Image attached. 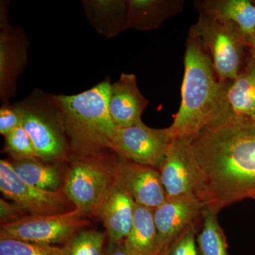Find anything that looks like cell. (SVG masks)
Here are the masks:
<instances>
[{"instance_id": "obj_1", "label": "cell", "mask_w": 255, "mask_h": 255, "mask_svg": "<svg viewBox=\"0 0 255 255\" xmlns=\"http://www.w3.org/2000/svg\"><path fill=\"white\" fill-rule=\"evenodd\" d=\"M184 140L199 179L196 196L206 207L219 214L255 197V114L228 111Z\"/></svg>"}, {"instance_id": "obj_2", "label": "cell", "mask_w": 255, "mask_h": 255, "mask_svg": "<svg viewBox=\"0 0 255 255\" xmlns=\"http://www.w3.org/2000/svg\"><path fill=\"white\" fill-rule=\"evenodd\" d=\"M182 100L169 127L172 138H189L229 111L228 92L232 82L220 80L211 55L190 27L186 40Z\"/></svg>"}, {"instance_id": "obj_3", "label": "cell", "mask_w": 255, "mask_h": 255, "mask_svg": "<svg viewBox=\"0 0 255 255\" xmlns=\"http://www.w3.org/2000/svg\"><path fill=\"white\" fill-rule=\"evenodd\" d=\"M110 79L77 95L46 94L59 112L71 152L110 150L117 127L109 111Z\"/></svg>"}, {"instance_id": "obj_4", "label": "cell", "mask_w": 255, "mask_h": 255, "mask_svg": "<svg viewBox=\"0 0 255 255\" xmlns=\"http://www.w3.org/2000/svg\"><path fill=\"white\" fill-rule=\"evenodd\" d=\"M117 155L110 150L71 152L63 189L75 209L94 217L116 182Z\"/></svg>"}, {"instance_id": "obj_5", "label": "cell", "mask_w": 255, "mask_h": 255, "mask_svg": "<svg viewBox=\"0 0 255 255\" xmlns=\"http://www.w3.org/2000/svg\"><path fill=\"white\" fill-rule=\"evenodd\" d=\"M14 107L38 158L50 163L68 162L71 154L70 142L59 112L50 103L46 94L36 90Z\"/></svg>"}, {"instance_id": "obj_6", "label": "cell", "mask_w": 255, "mask_h": 255, "mask_svg": "<svg viewBox=\"0 0 255 255\" xmlns=\"http://www.w3.org/2000/svg\"><path fill=\"white\" fill-rule=\"evenodd\" d=\"M209 52L215 70L223 82H233L249 53L246 36L236 23L223 18L199 14L191 26Z\"/></svg>"}, {"instance_id": "obj_7", "label": "cell", "mask_w": 255, "mask_h": 255, "mask_svg": "<svg viewBox=\"0 0 255 255\" xmlns=\"http://www.w3.org/2000/svg\"><path fill=\"white\" fill-rule=\"evenodd\" d=\"M85 217L77 209L63 214L28 215L16 222L1 225L0 239L63 246L88 225Z\"/></svg>"}, {"instance_id": "obj_8", "label": "cell", "mask_w": 255, "mask_h": 255, "mask_svg": "<svg viewBox=\"0 0 255 255\" xmlns=\"http://www.w3.org/2000/svg\"><path fill=\"white\" fill-rule=\"evenodd\" d=\"M168 128H153L141 122L117 128L110 150L124 158L158 169L172 141Z\"/></svg>"}, {"instance_id": "obj_9", "label": "cell", "mask_w": 255, "mask_h": 255, "mask_svg": "<svg viewBox=\"0 0 255 255\" xmlns=\"http://www.w3.org/2000/svg\"><path fill=\"white\" fill-rule=\"evenodd\" d=\"M9 2L0 1V97L8 103L16 94L18 77L28 64L29 41L20 26H13L9 18Z\"/></svg>"}, {"instance_id": "obj_10", "label": "cell", "mask_w": 255, "mask_h": 255, "mask_svg": "<svg viewBox=\"0 0 255 255\" xmlns=\"http://www.w3.org/2000/svg\"><path fill=\"white\" fill-rule=\"evenodd\" d=\"M0 190L6 199L30 215L63 214L74 207L63 189L47 191L28 184L16 174L11 162L6 159L0 160Z\"/></svg>"}, {"instance_id": "obj_11", "label": "cell", "mask_w": 255, "mask_h": 255, "mask_svg": "<svg viewBox=\"0 0 255 255\" xmlns=\"http://www.w3.org/2000/svg\"><path fill=\"white\" fill-rule=\"evenodd\" d=\"M206 207L194 194L167 197L153 210L157 241L162 255L187 228L201 222Z\"/></svg>"}, {"instance_id": "obj_12", "label": "cell", "mask_w": 255, "mask_h": 255, "mask_svg": "<svg viewBox=\"0 0 255 255\" xmlns=\"http://www.w3.org/2000/svg\"><path fill=\"white\" fill-rule=\"evenodd\" d=\"M115 175L117 182L139 205L155 210L167 199L157 169L117 155Z\"/></svg>"}, {"instance_id": "obj_13", "label": "cell", "mask_w": 255, "mask_h": 255, "mask_svg": "<svg viewBox=\"0 0 255 255\" xmlns=\"http://www.w3.org/2000/svg\"><path fill=\"white\" fill-rule=\"evenodd\" d=\"M158 170L167 197L197 194V172L184 139L172 140Z\"/></svg>"}, {"instance_id": "obj_14", "label": "cell", "mask_w": 255, "mask_h": 255, "mask_svg": "<svg viewBox=\"0 0 255 255\" xmlns=\"http://www.w3.org/2000/svg\"><path fill=\"white\" fill-rule=\"evenodd\" d=\"M149 105L142 95L134 74L122 73L117 82L111 84L109 111L117 128H127L141 122L142 114Z\"/></svg>"}, {"instance_id": "obj_15", "label": "cell", "mask_w": 255, "mask_h": 255, "mask_svg": "<svg viewBox=\"0 0 255 255\" xmlns=\"http://www.w3.org/2000/svg\"><path fill=\"white\" fill-rule=\"evenodd\" d=\"M135 202L119 183H114L96 213L103 223L108 242L123 243L131 229Z\"/></svg>"}, {"instance_id": "obj_16", "label": "cell", "mask_w": 255, "mask_h": 255, "mask_svg": "<svg viewBox=\"0 0 255 255\" xmlns=\"http://www.w3.org/2000/svg\"><path fill=\"white\" fill-rule=\"evenodd\" d=\"M87 21L97 33L113 38L129 29L128 0H82Z\"/></svg>"}, {"instance_id": "obj_17", "label": "cell", "mask_w": 255, "mask_h": 255, "mask_svg": "<svg viewBox=\"0 0 255 255\" xmlns=\"http://www.w3.org/2000/svg\"><path fill=\"white\" fill-rule=\"evenodd\" d=\"M184 0H128L129 29H157L169 18L182 12Z\"/></svg>"}, {"instance_id": "obj_18", "label": "cell", "mask_w": 255, "mask_h": 255, "mask_svg": "<svg viewBox=\"0 0 255 255\" xmlns=\"http://www.w3.org/2000/svg\"><path fill=\"white\" fill-rule=\"evenodd\" d=\"M199 14L210 15L236 23L245 36L255 33V4L249 0H197Z\"/></svg>"}, {"instance_id": "obj_19", "label": "cell", "mask_w": 255, "mask_h": 255, "mask_svg": "<svg viewBox=\"0 0 255 255\" xmlns=\"http://www.w3.org/2000/svg\"><path fill=\"white\" fill-rule=\"evenodd\" d=\"M124 243L128 255H162L157 241L153 210L135 203L131 229Z\"/></svg>"}, {"instance_id": "obj_20", "label": "cell", "mask_w": 255, "mask_h": 255, "mask_svg": "<svg viewBox=\"0 0 255 255\" xmlns=\"http://www.w3.org/2000/svg\"><path fill=\"white\" fill-rule=\"evenodd\" d=\"M229 112L238 115L255 114V50L249 53L237 78L230 85L228 92Z\"/></svg>"}, {"instance_id": "obj_21", "label": "cell", "mask_w": 255, "mask_h": 255, "mask_svg": "<svg viewBox=\"0 0 255 255\" xmlns=\"http://www.w3.org/2000/svg\"><path fill=\"white\" fill-rule=\"evenodd\" d=\"M9 161L16 174L28 184L47 191L63 189L65 174L62 164L50 163L40 159Z\"/></svg>"}, {"instance_id": "obj_22", "label": "cell", "mask_w": 255, "mask_h": 255, "mask_svg": "<svg viewBox=\"0 0 255 255\" xmlns=\"http://www.w3.org/2000/svg\"><path fill=\"white\" fill-rule=\"evenodd\" d=\"M218 213L206 207L196 236L199 255H229L226 235L218 221Z\"/></svg>"}, {"instance_id": "obj_23", "label": "cell", "mask_w": 255, "mask_h": 255, "mask_svg": "<svg viewBox=\"0 0 255 255\" xmlns=\"http://www.w3.org/2000/svg\"><path fill=\"white\" fill-rule=\"evenodd\" d=\"M108 243L107 233L82 229L61 246L64 255H105Z\"/></svg>"}, {"instance_id": "obj_24", "label": "cell", "mask_w": 255, "mask_h": 255, "mask_svg": "<svg viewBox=\"0 0 255 255\" xmlns=\"http://www.w3.org/2000/svg\"><path fill=\"white\" fill-rule=\"evenodd\" d=\"M4 150L12 161L31 160L38 158L31 137L22 125L4 136Z\"/></svg>"}, {"instance_id": "obj_25", "label": "cell", "mask_w": 255, "mask_h": 255, "mask_svg": "<svg viewBox=\"0 0 255 255\" xmlns=\"http://www.w3.org/2000/svg\"><path fill=\"white\" fill-rule=\"evenodd\" d=\"M0 255H64L61 247L0 239Z\"/></svg>"}, {"instance_id": "obj_26", "label": "cell", "mask_w": 255, "mask_h": 255, "mask_svg": "<svg viewBox=\"0 0 255 255\" xmlns=\"http://www.w3.org/2000/svg\"><path fill=\"white\" fill-rule=\"evenodd\" d=\"M201 223L193 225L176 239L163 255H199L196 236Z\"/></svg>"}, {"instance_id": "obj_27", "label": "cell", "mask_w": 255, "mask_h": 255, "mask_svg": "<svg viewBox=\"0 0 255 255\" xmlns=\"http://www.w3.org/2000/svg\"><path fill=\"white\" fill-rule=\"evenodd\" d=\"M21 126V119L14 105L4 103L0 109V133L6 136Z\"/></svg>"}, {"instance_id": "obj_28", "label": "cell", "mask_w": 255, "mask_h": 255, "mask_svg": "<svg viewBox=\"0 0 255 255\" xmlns=\"http://www.w3.org/2000/svg\"><path fill=\"white\" fill-rule=\"evenodd\" d=\"M30 215L14 202L0 199V222L1 225L16 222Z\"/></svg>"}, {"instance_id": "obj_29", "label": "cell", "mask_w": 255, "mask_h": 255, "mask_svg": "<svg viewBox=\"0 0 255 255\" xmlns=\"http://www.w3.org/2000/svg\"><path fill=\"white\" fill-rule=\"evenodd\" d=\"M105 255H128L124 243H112L108 242Z\"/></svg>"}, {"instance_id": "obj_30", "label": "cell", "mask_w": 255, "mask_h": 255, "mask_svg": "<svg viewBox=\"0 0 255 255\" xmlns=\"http://www.w3.org/2000/svg\"><path fill=\"white\" fill-rule=\"evenodd\" d=\"M247 46L255 50V33L252 36L246 37Z\"/></svg>"}, {"instance_id": "obj_31", "label": "cell", "mask_w": 255, "mask_h": 255, "mask_svg": "<svg viewBox=\"0 0 255 255\" xmlns=\"http://www.w3.org/2000/svg\"><path fill=\"white\" fill-rule=\"evenodd\" d=\"M253 199H254V200L255 201V197L253 198Z\"/></svg>"}, {"instance_id": "obj_32", "label": "cell", "mask_w": 255, "mask_h": 255, "mask_svg": "<svg viewBox=\"0 0 255 255\" xmlns=\"http://www.w3.org/2000/svg\"><path fill=\"white\" fill-rule=\"evenodd\" d=\"M253 2H254V4H255V1H253Z\"/></svg>"}]
</instances>
